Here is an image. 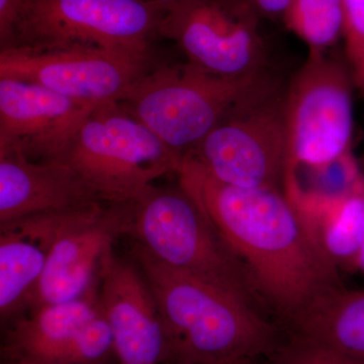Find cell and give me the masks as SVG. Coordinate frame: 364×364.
I'll return each instance as SVG.
<instances>
[{"label": "cell", "mask_w": 364, "mask_h": 364, "mask_svg": "<svg viewBox=\"0 0 364 364\" xmlns=\"http://www.w3.org/2000/svg\"><path fill=\"white\" fill-rule=\"evenodd\" d=\"M176 174L245 267L263 309L282 330L321 296L344 287L312 223L284 189L223 183L188 155Z\"/></svg>", "instance_id": "obj_1"}, {"label": "cell", "mask_w": 364, "mask_h": 364, "mask_svg": "<svg viewBox=\"0 0 364 364\" xmlns=\"http://www.w3.org/2000/svg\"><path fill=\"white\" fill-rule=\"evenodd\" d=\"M168 339L167 363L235 364L274 353L287 335L247 299L153 258L134 243Z\"/></svg>", "instance_id": "obj_2"}, {"label": "cell", "mask_w": 364, "mask_h": 364, "mask_svg": "<svg viewBox=\"0 0 364 364\" xmlns=\"http://www.w3.org/2000/svg\"><path fill=\"white\" fill-rule=\"evenodd\" d=\"M279 87L265 71L223 77L188 62L148 71L119 104L183 157L237 109Z\"/></svg>", "instance_id": "obj_3"}, {"label": "cell", "mask_w": 364, "mask_h": 364, "mask_svg": "<svg viewBox=\"0 0 364 364\" xmlns=\"http://www.w3.org/2000/svg\"><path fill=\"white\" fill-rule=\"evenodd\" d=\"M127 236L167 267L226 289L267 314L245 267L181 184L151 186L131 202Z\"/></svg>", "instance_id": "obj_4"}, {"label": "cell", "mask_w": 364, "mask_h": 364, "mask_svg": "<svg viewBox=\"0 0 364 364\" xmlns=\"http://www.w3.org/2000/svg\"><path fill=\"white\" fill-rule=\"evenodd\" d=\"M58 160L102 202L128 203L156 179L176 174L182 156L114 102L86 117Z\"/></svg>", "instance_id": "obj_5"}, {"label": "cell", "mask_w": 364, "mask_h": 364, "mask_svg": "<svg viewBox=\"0 0 364 364\" xmlns=\"http://www.w3.org/2000/svg\"><path fill=\"white\" fill-rule=\"evenodd\" d=\"M167 2L33 0L11 47H95L148 61ZM11 48V47H9Z\"/></svg>", "instance_id": "obj_6"}, {"label": "cell", "mask_w": 364, "mask_h": 364, "mask_svg": "<svg viewBox=\"0 0 364 364\" xmlns=\"http://www.w3.org/2000/svg\"><path fill=\"white\" fill-rule=\"evenodd\" d=\"M346 62L309 53L284 93L287 171L321 172L351 151L353 90Z\"/></svg>", "instance_id": "obj_7"}, {"label": "cell", "mask_w": 364, "mask_h": 364, "mask_svg": "<svg viewBox=\"0 0 364 364\" xmlns=\"http://www.w3.org/2000/svg\"><path fill=\"white\" fill-rule=\"evenodd\" d=\"M186 155L223 183L284 189L287 165L284 93L277 88L237 109Z\"/></svg>", "instance_id": "obj_8"}, {"label": "cell", "mask_w": 364, "mask_h": 364, "mask_svg": "<svg viewBox=\"0 0 364 364\" xmlns=\"http://www.w3.org/2000/svg\"><path fill=\"white\" fill-rule=\"evenodd\" d=\"M258 21L233 0H170L157 35L173 41L188 63L223 77L265 71Z\"/></svg>", "instance_id": "obj_9"}, {"label": "cell", "mask_w": 364, "mask_h": 364, "mask_svg": "<svg viewBox=\"0 0 364 364\" xmlns=\"http://www.w3.org/2000/svg\"><path fill=\"white\" fill-rule=\"evenodd\" d=\"M148 71V61L95 47L0 52V78L31 81L95 107L121 102Z\"/></svg>", "instance_id": "obj_10"}, {"label": "cell", "mask_w": 364, "mask_h": 364, "mask_svg": "<svg viewBox=\"0 0 364 364\" xmlns=\"http://www.w3.org/2000/svg\"><path fill=\"white\" fill-rule=\"evenodd\" d=\"M130 215L131 203H109L107 207L100 203L67 213L30 310L76 301L97 287L105 258L117 239L128 234Z\"/></svg>", "instance_id": "obj_11"}, {"label": "cell", "mask_w": 364, "mask_h": 364, "mask_svg": "<svg viewBox=\"0 0 364 364\" xmlns=\"http://www.w3.org/2000/svg\"><path fill=\"white\" fill-rule=\"evenodd\" d=\"M31 81L0 78V151L31 161L58 160L95 109Z\"/></svg>", "instance_id": "obj_12"}, {"label": "cell", "mask_w": 364, "mask_h": 364, "mask_svg": "<svg viewBox=\"0 0 364 364\" xmlns=\"http://www.w3.org/2000/svg\"><path fill=\"white\" fill-rule=\"evenodd\" d=\"M97 299L119 364H159L169 344L147 279L134 261L107 254L98 274Z\"/></svg>", "instance_id": "obj_13"}, {"label": "cell", "mask_w": 364, "mask_h": 364, "mask_svg": "<svg viewBox=\"0 0 364 364\" xmlns=\"http://www.w3.org/2000/svg\"><path fill=\"white\" fill-rule=\"evenodd\" d=\"M100 203L65 162L31 161L21 151H0V226L31 215L71 212Z\"/></svg>", "instance_id": "obj_14"}, {"label": "cell", "mask_w": 364, "mask_h": 364, "mask_svg": "<svg viewBox=\"0 0 364 364\" xmlns=\"http://www.w3.org/2000/svg\"><path fill=\"white\" fill-rule=\"evenodd\" d=\"M67 213L31 215L0 226L2 325H9L30 310L57 231Z\"/></svg>", "instance_id": "obj_15"}, {"label": "cell", "mask_w": 364, "mask_h": 364, "mask_svg": "<svg viewBox=\"0 0 364 364\" xmlns=\"http://www.w3.org/2000/svg\"><path fill=\"white\" fill-rule=\"evenodd\" d=\"M100 313L97 287L76 301L33 309L6 325L2 359L55 364L79 330Z\"/></svg>", "instance_id": "obj_16"}, {"label": "cell", "mask_w": 364, "mask_h": 364, "mask_svg": "<svg viewBox=\"0 0 364 364\" xmlns=\"http://www.w3.org/2000/svg\"><path fill=\"white\" fill-rule=\"evenodd\" d=\"M284 331L364 364V289L342 287L326 294Z\"/></svg>", "instance_id": "obj_17"}, {"label": "cell", "mask_w": 364, "mask_h": 364, "mask_svg": "<svg viewBox=\"0 0 364 364\" xmlns=\"http://www.w3.org/2000/svg\"><path fill=\"white\" fill-rule=\"evenodd\" d=\"M282 21L309 53L329 52L343 37L341 0H291Z\"/></svg>", "instance_id": "obj_18"}, {"label": "cell", "mask_w": 364, "mask_h": 364, "mask_svg": "<svg viewBox=\"0 0 364 364\" xmlns=\"http://www.w3.org/2000/svg\"><path fill=\"white\" fill-rule=\"evenodd\" d=\"M112 356L114 340L100 312L79 330L55 364H107Z\"/></svg>", "instance_id": "obj_19"}, {"label": "cell", "mask_w": 364, "mask_h": 364, "mask_svg": "<svg viewBox=\"0 0 364 364\" xmlns=\"http://www.w3.org/2000/svg\"><path fill=\"white\" fill-rule=\"evenodd\" d=\"M345 62L364 97V0H341Z\"/></svg>", "instance_id": "obj_20"}, {"label": "cell", "mask_w": 364, "mask_h": 364, "mask_svg": "<svg viewBox=\"0 0 364 364\" xmlns=\"http://www.w3.org/2000/svg\"><path fill=\"white\" fill-rule=\"evenodd\" d=\"M267 364H361L306 340L287 336Z\"/></svg>", "instance_id": "obj_21"}, {"label": "cell", "mask_w": 364, "mask_h": 364, "mask_svg": "<svg viewBox=\"0 0 364 364\" xmlns=\"http://www.w3.org/2000/svg\"><path fill=\"white\" fill-rule=\"evenodd\" d=\"M33 0H0V47H11Z\"/></svg>", "instance_id": "obj_22"}, {"label": "cell", "mask_w": 364, "mask_h": 364, "mask_svg": "<svg viewBox=\"0 0 364 364\" xmlns=\"http://www.w3.org/2000/svg\"><path fill=\"white\" fill-rule=\"evenodd\" d=\"M257 18L282 21L291 0H233Z\"/></svg>", "instance_id": "obj_23"}, {"label": "cell", "mask_w": 364, "mask_h": 364, "mask_svg": "<svg viewBox=\"0 0 364 364\" xmlns=\"http://www.w3.org/2000/svg\"><path fill=\"white\" fill-rule=\"evenodd\" d=\"M358 270H360L364 274V232L363 243H361L360 252H359L358 260Z\"/></svg>", "instance_id": "obj_24"}, {"label": "cell", "mask_w": 364, "mask_h": 364, "mask_svg": "<svg viewBox=\"0 0 364 364\" xmlns=\"http://www.w3.org/2000/svg\"><path fill=\"white\" fill-rule=\"evenodd\" d=\"M235 364H257L256 363V360L254 361H242V363H235Z\"/></svg>", "instance_id": "obj_25"}, {"label": "cell", "mask_w": 364, "mask_h": 364, "mask_svg": "<svg viewBox=\"0 0 364 364\" xmlns=\"http://www.w3.org/2000/svg\"><path fill=\"white\" fill-rule=\"evenodd\" d=\"M1 364H23V363H16V361L4 360V363H2Z\"/></svg>", "instance_id": "obj_26"}, {"label": "cell", "mask_w": 364, "mask_h": 364, "mask_svg": "<svg viewBox=\"0 0 364 364\" xmlns=\"http://www.w3.org/2000/svg\"><path fill=\"white\" fill-rule=\"evenodd\" d=\"M160 1L168 2L170 0H160Z\"/></svg>", "instance_id": "obj_27"}, {"label": "cell", "mask_w": 364, "mask_h": 364, "mask_svg": "<svg viewBox=\"0 0 364 364\" xmlns=\"http://www.w3.org/2000/svg\"><path fill=\"white\" fill-rule=\"evenodd\" d=\"M363 165H364V157H363Z\"/></svg>", "instance_id": "obj_28"}]
</instances>
